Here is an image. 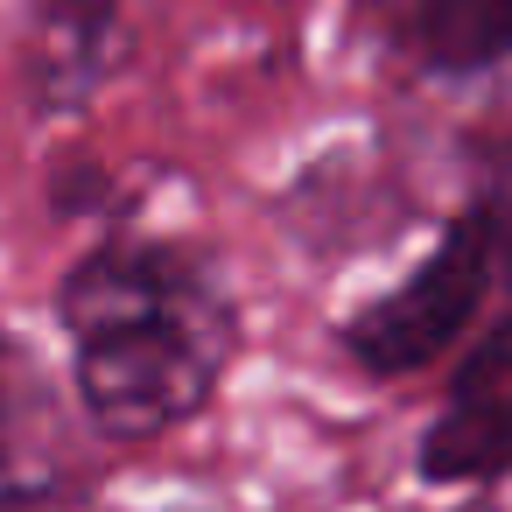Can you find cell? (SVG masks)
Returning a JSON list of instances; mask_svg holds the SVG:
<instances>
[{
    "label": "cell",
    "instance_id": "3957f363",
    "mask_svg": "<svg viewBox=\"0 0 512 512\" xmlns=\"http://www.w3.org/2000/svg\"><path fill=\"white\" fill-rule=\"evenodd\" d=\"M85 484L50 372L0 330V512H64Z\"/></svg>",
    "mask_w": 512,
    "mask_h": 512
},
{
    "label": "cell",
    "instance_id": "8992f818",
    "mask_svg": "<svg viewBox=\"0 0 512 512\" xmlns=\"http://www.w3.org/2000/svg\"><path fill=\"white\" fill-rule=\"evenodd\" d=\"M120 50V0H36V99L50 113H78Z\"/></svg>",
    "mask_w": 512,
    "mask_h": 512
},
{
    "label": "cell",
    "instance_id": "ba28073f",
    "mask_svg": "<svg viewBox=\"0 0 512 512\" xmlns=\"http://www.w3.org/2000/svg\"><path fill=\"white\" fill-rule=\"evenodd\" d=\"M477 512H512V470L484 484V498H477Z\"/></svg>",
    "mask_w": 512,
    "mask_h": 512
},
{
    "label": "cell",
    "instance_id": "277c9868",
    "mask_svg": "<svg viewBox=\"0 0 512 512\" xmlns=\"http://www.w3.org/2000/svg\"><path fill=\"white\" fill-rule=\"evenodd\" d=\"M512 470V316H498L456 365L442 414L421 435L428 484H491Z\"/></svg>",
    "mask_w": 512,
    "mask_h": 512
},
{
    "label": "cell",
    "instance_id": "5b68a950",
    "mask_svg": "<svg viewBox=\"0 0 512 512\" xmlns=\"http://www.w3.org/2000/svg\"><path fill=\"white\" fill-rule=\"evenodd\" d=\"M365 22L414 78L512 92V0H365Z\"/></svg>",
    "mask_w": 512,
    "mask_h": 512
},
{
    "label": "cell",
    "instance_id": "9c48e42d",
    "mask_svg": "<svg viewBox=\"0 0 512 512\" xmlns=\"http://www.w3.org/2000/svg\"><path fill=\"white\" fill-rule=\"evenodd\" d=\"M162 512H225V505H162Z\"/></svg>",
    "mask_w": 512,
    "mask_h": 512
},
{
    "label": "cell",
    "instance_id": "7a4b0ae2",
    "mask_svg": "<svg viewBox=\"0 0 512 512\" xmlns=\"http://www.w3.org/2000/svg\"><path fill=\"white\" fill-rule=\"evenodd\" d=\"M491 281H498L491 218H484V204H470V211L449 218V232L407 267L400 288L372 295V302L344 323L351 365H365L372 379H407V372L435 365V358L477 323Z\"/></svg>",
    "mask_w": 512,
    "mask_h": 512
},
{
    "label": "cell",
    "instance_id": "6da1fadb",
    "mask_svg": "<svg viewBox=\"0 0 512 512\" xmlns=\"http://www.w3.org/2000/svg\"><path fill=\"white\" fill-rule=\"evenodd\" d=\"M78 407L106 442H155L204 414L239 351L218 274L169 239H99L57 288Z\"/></svg>",
    "mask_w": 512,
    "mask_h": 512
},
{
    "label": "cell",
    "instance_id": "52a82bcc",
    "mask_svg": "<svg viewBox=\"0 0 512 512\" xmlns=\"http://www.w3.org/2000/svg\"><path fill=\"white\" fill-rule=\"evenodd\" d=\"M491 218V260H498V288H512V183H498L491 197H477Z\"/></svg>",
    "mask_w": 512,
    "mask_h": 512
}]
</instances>
